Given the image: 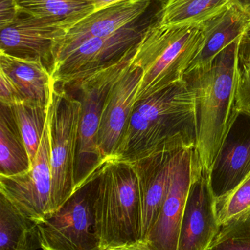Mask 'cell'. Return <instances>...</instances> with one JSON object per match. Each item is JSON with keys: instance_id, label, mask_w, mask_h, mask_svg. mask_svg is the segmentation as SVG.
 <instances>
[{"instance_id": "obj_16", "label": "cell", "mask_w": 250, "mask_h": 250, "mask_svg": "<svg viewBox=\"0 0 250 250\" xmlns=\"http://www.w3.org/2000/svg\"><path fill=\"white\" fill-rule=\"evenodd\" d=\"M154 1L129 0L92 12L68 31L55 64L86 41L113 35L139 19L149 10Z\"/></svg>"}, {"instance_id": "obj_33", "label": "cell", "mask_w": 250, "mask_h": 250, "mask_svg": "<svg viewBox=\"0 0 250 250\" xmlns=\"http://www.w3.org/2000/svg\"><path fill=\"white\" fill-rule=\"evenodd\" d=\"M239 67L246 69L247 70L250 72V57L245 59L243 61L239 62Z\"/></svg>"}, {"instance_id": "obj_7", "label": "cell", "mask_w": 250, "mask_h": 250, "mask_svg": "<svg viewBox=\"0 0 250 250\" xmlns=\"http://www.w3.org/2000/svg\"><path fill=\"white\" fill-rule=\"evenodd\" d=\"M77 189L60 208L38 222L43 250H102L97 233L98 175Z\"/></svg>"}, {"instance_id": "obj_13", "label": "cell", "mask_w": 250, "mask_h": 250, "mask_svg": "<svg viewBox=\"0 0 250 250\" xmlns=\"http://www.w3.org/2000/svg\"><path fill=\"white\" fill-rule=\"evenodd\" d=\"M194 148H184L179 153L167 196L143 242L151 250L178 249L181 224L192 180Z\"/></svg>"}, {"instance_id": "obj_34", "label": "cell", "mask_w": 250, "mask_h": 250, "mask_svg": "<svg viewBox=\"0 0 250 250\" xmlns=\"http://www.w3.org/2000/svg\"><path fill=\"white\" fill-rule=\"evenodd\" d=\"M111 250L107 249V250Z\"/></svg>"}, {"instance_id": "obj_22", "label": "cell", "mask_w": 250, "mask_h": 250, "mask_svg": "<svg viewBox=\"0 0 250 250\" xmlns=\"http://www.w3.org/2000/svg\"><path fill=\"white\" fill-rule=\"evenodd\" d=\"M232 4L231 0H165L159 23L168 26H200Z\"/></svg>"}, {"instance_id": "obj_12", "label": "cell", "mask_w": 250, "mask_h": 250, "mask_svg": "<svg viewBox=\"0 0 250 250\" xmlns=\"http://www.w3.org/2000/svg\"><path fill=\"white\" fill-rule=\"evenodd\" d=\"M250 173V111L235 106L227 133L209 171L216 201L227 196Z\"/></svg>"}, {"instance_id": "obj_18", "label": "cell", "mask_w": 250, "mask_h": 250, "mask_svg": "<svg viewBox=\"0 0 250 250\" xmlns=\"http://www.w3.org/2000/svg\"><path fill=\"white\" fill-rule=\"evenodd\" d=\"M0 70L11 79L26 102L48 106L54 81L42 62L0 52Z\"/></svg>"}, {"instance_id": "obj_27", "label": "cell", "mask_w": 250, "mask_h": 250, "mask_svg": "<svg viewBox=\"0 0 250 250\" xmlns=\"http://www.w3.org/2000/svg\"><path fill=\"white\" fill-rule=\"evenodd\" d=\"M236 106L250 111V72L240 67L236 87Z\"/></svg>"}, {"instance_id": "obj_25", "label": "cell", "mask_w": 250, "mask_h": 250, "mask_svg": "<svg viewBox=\"0 0 250 250\" xmlns=\"http://www.w3.org/2000/svg\"><path fill=\"white\" fill-rule=\"evenodd\" d=\"M250 209V173L227 196L217 201V219L220 226Z\"/></svg>"}, {"instance_id": "obj_8", "label": "cell", "mask_w": 250, "mask_h": 250, "mask_svg": "<svg viewBox=\"0 0 250 250\" xmlns=\"http://www.w3.org/2000/svg\"><path fill=\"white\" fill-rule=\"evenodd\" d=\"M164 3L156 8L153 3L145 14L115 33L89 40L61 59L51 70L54 82L63 86L119 61L139 45L148 28L159 20Z\"/></svg>"}, {"instance_id": "obj_6", "label": "cell", "mask_w": 250, "mask_h": 250, "mask_svg": "<svg viewBox=\"0 0 250 250\" xmlns=\"http://www.w3.org/2000/svg\"><path fill=\"white\" fill-rule=\"evenodd\" d=\"M81 115V101L54 82L47 121L49 128L52 199L55 211L76 191Z\"/></svg>"}, {"instance_id": "obj_2", "label": "cell", "mask_w": 250, "mask_h": 250, "mask_svg": "<svg viewBox=\"0 0 250 250\" xmlns=\"http://www.w3.org/2000/svg\"><path fill=\"white\" fill-rule=\"evenodd\" d=\"M242 38L226 47L211 62L187 69L183 76V80L195 95V151L203 168L208 173L227 133L236 106Z\"/></svg>"}, {"instance_id": "obj_28", "label": "cell", "mask_w": 250, "mask_h": 250, "mask_svg": "<svg viewBox=\"0 0 250 250\" xmlns=\"http://www.w3.org/2000/svg\"><path fill=\"white\" fill-rule=\"evenodd\" d=\"M19 11L17 0H0V29L11 23Z\"/></svg>"}, {"instance_id": "obj_14", "label": "cell", "mask_w": 250, "mask_h": 250, "mask_svg": "<svg viewBox=\"0 0 250 250\" xmlns=\"http://www.w3.org/2000/svg\"><path fill=\"white\" fill-rule=\"evenodd\" d=\"M142 74V69L132 62L109 92L101 113L98 133L101 165L111 158L117 148L136 103Z\"/></svg>"}, {"instance_id": "obj_4", "label": "cell", "mask_w": 250, "mask_h": 250, "mask_svg": "<svg viewBox=\"0 0 250 250\" xmlns=\"http://www.w3.org/2000/svg\"><path fill=\"white\" fill-rule=\"evenodd\" d=\"M95 209L102 250L142 242L139 185L130 165L114 162L103 165L98 175Z\"/></svg>"}, {"instance_id": "obj_11", "label": "cell", "mask_w": 250, "mask_h": 250, "mask_svg": "<svg viewBox=\"0 0 250 250\" xmlns=\"http://www.w3.org/2000/svg\"><path fill=\"white\" fill-rule=\"evenodd\" d=\"M0 30V52L42 62L50 72L68 32L61 26L22 10L11 23Z\"/></svg>"}, {"instance_id": "obj_5", "label": "cell", "mask_w": 250, "mask_h": 250, "mask_svg": "<svg viewBox=\"0 0 250 250\" xmlns=\"http://www.w3.org/2000/svg\"><path fill=\"white\" fill-rule=\"evenodd\" d=\"M138 45L119 61L91 72L66 85H60L66 89L77 91L82 104L76 166V190L89 181L93 173L102 167L98 147L101 113L110 89L132 64Z\"/></svg>"}, {"instance_id": "obj_32", "label": "cell", "mask_w": 250, "mask_h": 250, "mask_svg": "<svg viewBox=\"0 0 250 250\" xmlns=\"http://www.w3.org/2000/svg\"><path fill=\"white\" fill-rule=\"evenodd\" d=\"M231 1L233 4L238 6L250 18V0H231Z\"/></svg>"}, {"instance_id": "obj_3", "label": "cell", "mask_w": 250, "mask_h": 250, "mask_svg": "<svg viewBox=\"0 0 250 250\" xmlns=\"http://www.w3.org/2000/svg\"><path fill=\"white\" fill-rule=\"evenodd\" d=\"M159 21L148 28L134 57L143 72L136 102L182 80L204 44L201 25L168 26Z\"/></svg>"}, {"instance_id": "obj_30", "label": "cell", "mask_w": 250, "mask_h": 250, "mask_svg": "<svg viewBox=\"0 0 250 250\" xmlns=\"http://www.w3.org/2000/svg\"><path fill=\"white\" fill-rule=\"evenodd\" d=\"M95 7V11L105 8L113 4H117L122 1H129V0H92Z\"/></svg>"}, {"instance_id": "obj_17", "label": "cell", "mask_w": 250, "mask_h": 250, "mask_svg": "<svg viewBox=\"0 0 250 250\" xmlns=\"http://www.w3.org/2000/svg\"><path fill=\"white\" fill-rule=\"evenodd\" d=\"M204 44L188 69L211 62L217 54L250 31V18L236 4L201 25Z\"/></svg>"}, {"instance_id": "obj_26", "label": "cell", "mask_w": 250, "mask_h": 250, "mask_svg": "<svg viewBox=\"0 0 250 250\" xmlns=\"http://www.w3.org/2000/svg\"><path fill=\"white\" fill-rule=\"evenodd\" d=\"M0 102L1 105L11 107L26 102L11 79L0 70Z\"/></svg>"}, {"instance_id": "obj_10", "label": "cell", "mask_w": 250, "mask_h": 250, "mask_svg": "<svg viewBox=\"0 0 250 250\" xmlns=\"http://www.w3.org/2000/svg\"><path fill=\"white\" fill-rule=\"evenodd\" d=\"M220 228L209 173L203 168L194 148L192 180L181 224L177 250H209Z\"/></svg>"}, {"instance_id": "obj_23", "label": "cell", "mask_w": 250, "mask_h": 250, "mask_svg": "<svg viewBox=\"0 0 250 250\" xmlns=\"http://www.w3.org/2000/svg\"><path fill=\"white\" fill-rule=\"evenodd\" d=\"M48 107L31 102H23L9 107L24 141L32 165L45 130Z\"/></svg>"}, {"instance_id": "obj_29", "label": "cell", "mask_w": 250, "mask_h": 250, "mask_svg": "<svg viewBox=\"0 0 250 250\" xmlns=\"http://www.w3.org/2000/svg\"><path fill=\"white\" fill-rule=\"evenodd\" d=\"M250 57V31L244 35L239 47V61L242 62Z\"/></svg>"}, {"instance_id": "obj_19", "label": "cell", "mask_w": 250, "mask_h": 250, "mask_svg": "<svg viewBox=\"0 0 250 250\" xmlns=\"http://www.w3.org/2000/svg\"><path fill=\"white\" fill-rule=\"evenodd\" d=\"M41 248L38 222L21 212L0 194V250Z\"/></svg>"}, {"instance_id": "obj_1", "label": "cell", "mask_w": 250, "mask_h": 250, "mask_svg": "<svg viewBox=\"0 0 250 250\" xmlns=\"http://www.w3.org/2000/svg\"><path fill=\"white\" fill-rule=\"evenodd\" d=\"M196 142L195 95L182 79L135 103L107 162L133 163L161 151L194 148Z\"/></svg>"}, {"instance_id": "obj_9", "label": "cell", "mask_w": 250, "mask_h": 250, "mask_svg": "<svg viewBox=\"0 0 250 250\" xmlns=\"http://www.w3.org/2000/svg\"><path fill=\"white\" fill-rule=\"evenodd\" d=\"M0 194L21 212L37 221L55 211L52 199L48 121L32 167L13 176L0 175Z\"/></svg>"}, {"instance_id": "obj_21", "label": "cell", "mask_w": 250, "mask_h": 250, "mask_svg": "<svg viewBox=\"0 0 250 250\" xmlns=\"http://www.w3.org/2000/svg\"><path fill=\"white\" fill-rule=\"evenodd\" d=\"M17 5L67 31L95 11L92 0H17Z\"/></svg>"}, {"instance_id": "obj_15", "label": "cell", "mask_w": 250, "mask_h": 250, "mask_svg": "<svg viewBox=\"0 0 250 250\" xmlns=\"http://www.w3.org/2000/svg\"><path fill=\"white\" fill-rule=\"evenodd\" d=\"M182 150L161 151L127 163L135 170L139 185L142 242L146 239L158 217L170 188L178 155Z\"/></svg>"}, {"instance_id": "obj_24", "label": "cell", "mask_w": 250, "mask_h": 250, "mask_svg": "<svg viewBox=\"0 0 250 250\" xmlns=\"http://www.w3.org/2000/svg\"><path fill=\"white\" fill-rule=\"evenodd\" d=\"M209 250H250V209L223 225Z\"/></svg>"}, {"instance_id": "obj_31", "label": "cell", "mask_w": 250, "mask_h": 250, "mask_svg": "<svg viewBox=\"0 0 250 250\" xmlns=\"http://www.w3.org/2000/svg\"><path fill=\"white\" fill-rule=\"evenodd\" d=\"M111 250H151L148 245L143 242H136L133 245L127 246L120 247V248H113Z\"/></svg>"}, {"instance_id": "obj_20", "label": "cell", "mask_w": 250, "mask_h": 250, "mask_svg": "<svg viewBox=\"0 0 250 250\" xmlns=\"http://www.w3.org/2000/svg\"><path fill=\"white\" fill-rule=\"evenodd\" d=\"M0 175L13 176L32 167L24 141L11 110L1 105L0 111Z\"/></svg>"}]
</instances>
